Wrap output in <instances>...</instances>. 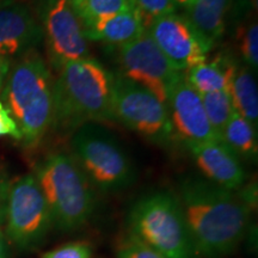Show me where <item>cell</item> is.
<instances>
[{
    "label": "cell",
    "mask_w": 258,
    "mask_h": 258,
    "mask_svg": "<svg viewBox=\"0 0 258 258\" xmlns=\"http://www.w3.org/2000/svg\"><path fill=\"white\" fill-rule=\"evenodd\" d=\"M180 207L198 256L226 258L243 243L252 208L238 191L221 188L202 176L179 182Z\"/></svg>",
    "instance_id": "cell-1"
},
{
    "label": "cell",
    "mask_w": 258,
    "mask_h": 258,
    "mask_svg": "<svg viewBox=\"0 0 258 258\" xmlns=\"http://www.w3.org/2000/svg\"><path fill=\"white\" fill-rule=\"evenodd\" d=\"M54 80V122L64 131L115 121L112 90L115 76L92 57L67 61Z\"/></svg>",
    "instance_id": "cell-2"
},
{
    "label": "cell",
    "mask_w": 258,
    "mask_h": 258,
    "mask_svg": "<svg viewBox=\"0 0 258 258\" xmlns=\"http://www.w3.org/2000/svg\"><path fill=\"white\" fill-rule=\"evenodd\" d=\"M2 97L18 125L21 141L28 146L41 141L54 122V80L37 53L24 54L10 69Z\"/></svg>",
    "instance_id": "cell-3"
},
{
    "label": "cell",
    "mask_w": 258,
    "mask_h": 258,
    "mask_svg": "<svg viewBox=\"0 0 258 258\" xmlns=\"http://www.w3.org/2000/svg\"><path fill=\"white\" fill-rule=\"evenodd\" d=\"M49 208L53 226L61 232L83 228L96 209V194L72 154L54 152L35 170Z\"/></svg>",
    "instance_id": "cell-4"
},
{
    "label": "cell",
    "mask_w": 258,
    "mask_h": 258,
    "mask_svg": "<svg viewBox=\"0 0 258 258\" xmlns=\"http://www.w3.org/2000/svg\"><path fill=\"white\" fill-rule=\"evenodd\" d=\"M128 227L163 257H199L176 194L160 190L139 199L129 211Z\"/></svg>",
    "instance_id": "cell-5"
},
{
    "label": "cell",
    "mask_w": 258,
    "mask_h": 258,
    "mask_svg": "<svg viewBox=\"0 0 258 258\" xmlns=\"http://www.w3.org/2000/svg\"><path fill=\"white\" fill-rule=\"evenodd\" d=\"M72 156L92 186L102 192H118L137 179L129 154L108 129L86 123L74 131Z\"/></svg>",
    "instance_id": "cell-6"
},
{
    "label": "cell",
    "mask_w": 258,
    "mask_h": 258,
    "mask_svg": "<svg viewBox=\"0 0 258 258\" xmlns=\"http://www.w3.org/2000/svg\"><path fill=\"white\" fill-rule=\"evenodd\" d=\"M6 235L22 250H32L43 243L53 221L50 212L32 173L11 183L5 214Z\"/></svg>",
    "instance_id": "cell-7"
},
{
    "label": "cell",
    "mask_w": 258,
    "mask_h": 258,
    "mask_svg": "<svg viewBox=\"0 0 258 258\" xmlns=\"http://www.w3.org/2000/svg\"><path fill=\"white\" fill-rule=\"evenodd\" d=\"M112 114L115 121L157 145L169 143L172 137L167 106L121 74L115 76L114 80Z\"/></svg>",
    "instance_id": "cell-8"
},
{
    "label": "cell",
    "mask_w": 258,
    "mask_h": 258,
    "mask_svg": "<svg viewBox=\"0 0 258 258\" xmlns=\"http://www.w3.org/2000/svg\"><path fill=\"white\" fill-rule=\"evenodd\" d=\"M36 14L54 69L59 70L67 61L89 57L83 23L71 0H37Z\"/></svg>",
    "instance_id": "cell-9"
},
{
    "label": "cell",
    "mask_w": 258,
    "mask_h": 258,
    "mask_svg": "<svg viewBox=\"0 0 258 258\" xmlns=\"http://www.w3.org/2000/svg\"><path fill=\"white\" fill-rule=\"evenodd\" d=\"M121 76L139 84L167 106L171 92L183 74L154 43L147 30L118 49Z\"/></svg>",
    "instance_id": "cell-10"
},
{
    "label": "cell",
    "mask_w": 258,
    "mask_h": 258,
    "mask_svg": "<svg viewBox=\"0 0 258 258\" xmlns=\"http://www.w3.org/2000/svg\"><path fill=\"white\" fill-rule=\"evenodd\" d=\"M154 43L179 72L207 61L209 53L184 16L169 14L151 22L146 29Z\"/></svg>",
    "instance_id": "cell-11"
},
{
    "label": "cell",
    "mask_w": 258,
    "mask_h": 258,
    "mask_svg": "<svg viewBox=\"0 0 258 258\" xmlns=\"http://www.w3.org/2000/svg\"><path fill=\"white\" fill-rule=\"evenodd\" d=\"M167 110L172 135L175 134L186 147L220 140L209 124L201 96L186 83L184 74L171 92Z\"/></svg>",
    "instance_id": "cell-12"
},
{
    "label": "cell",
    "mask_w": 258,
    "mask_h": 258,
    "mask_svg": "<svg viewBox=\"0 0 258 258\" xmlns=\"http://www.w3.org/2000/svg\"><path fill=\"white\" fill-rule=\"evenodd\" d=\"M43 41L41 25L27 4L0 0V55L9 57L34 51Z\"/></svg>",
    "instance_id": "cell-13"
},
{
    "label": "cell",
    "mask_w": 258,
    "mask_h": 258,
    "mask_svg": "<svg viewBox=\"0 0 258 258\" xmlns=\"http://www.w3.org/2000/svg\"><path fill=\"white\" fill-rule=\"evenodd\" d=\"M203 178L221 188L238 191L246 180V172L238 158L221 140L188 146Z\"/></svg>",
    "instance_id": "cell-14"
},
{
    "label": "cell",
    "mask_w": 258,
    "mask_h": 258,
    "mask_svg": "<svg viewBox=\"0 0 258 258\" xmlns=\"http://www.w3.org/2000/svg\"><path fill=\"white\" fill-rule=\"evenodd\" d=\"M232 6L233 0H195L184 10V17L208 51L224 37Z\"/></svg>",
    "instance_id": "cell-15"
},
{
    "label": "cell",
    "mask_w": 258,
    "mask_h": 258,
    "mask_svg": "<svg viewBox=\"0 0 258 258\" xmlns=\"http://www.w3.org/2000/svg\"><path fill=\"white\" fill-rule=\"evenodd\" d=\"M83 29L86 40L103 42L118 48L137 40L146 31L139 10H129L85 23Z\"/></svg>",
    "instance_id": "cell-16"
},
{
    "label": "cell",
    "mask_w": 258,
    "mask_h": 258,
    "mask_svg": "<svg viewBox=\"0 0 258 258\" xmlns=\"http://www.w3.org/2000/svg\"><path fill=\"white\" fill-rule=\"evenodd\" d=\"M238 70V64L231 55L218 54L211 61L186 71L184 79L200 95L230 90L232 79Z\"/></svg>",
    "instance_id": "cell-17"
},
{
    "label": "cell",
    "mask_w": 258,
    "mask_h": 258,
    "mask_svg": "<svg viewBox=\"0 0 258 258\" xmlns=\"http://www.w3.org/2000/svg\"><path fill=\"white\" fill-rule=\"evenodd\" d=\"M228 95L234 111L252 125L258 120V90L252 70L247 66H238L232 79Z\"/></svg>",
    "instance_id": "cell-18"
},
{
    "label": "cell",
    "mask_w": 258,
    "mask_h": 258,
    "mask_svg": "<svg viewBox=\"0 0 258 258\" xmlns=\"http://www.w3.org/2000/svg\"><path fill=\"white\" fill-rule=\"evenodd\" d=\"M220 140L240 160L256 163L258 157V140L256 128L237 112H233L222 131Z\"/></svg>",
    "instance_id": "cell-19"
},
{
    "label": "cell",
    "mask_w": 258,
    "mask_h": 258,
    "mask_svg": "<svg viewBox=\"0 0 258 258\" xmlns=\"http://www.w3.org/2000/svg\"><path fill=\"white\" fill-rule=\"evenodd\" d=\"M71 3L83 24L135 10L127 0H71Z\"/></svg>",
    "instance_id": "cell-20"
},
{
    "label": "cell",
    "mask_w": 258,
    "mask_h": 258,
    "mask_svg": "<svg viewBox=\"0 0 258 258\" xmlns=\"http://www.w3.org/2000/svg\"><path fill=\"white\" fill-rule=\"evenodd\" d=\"M200 96H201V101L209 124L215 132V134L218 135V138L220 139L222 131L234 112L231 97L227 91H215L203 93Z\"/></svg>",
    "instance_id": "cell-21"
},
{
    "label": "cell",
    "mask_w": 258,
    "mask_h": 258,
    "mask_svg": "<svg viewBox=\"0 0 258 258\" xmlns=\"http://www.w3.org/2000/svg\"><path fill=\"white\" fill-rule=\"evenodd\" d=\"M237 41L245 66L256 71L258 67V25L256 21H251L238 29Z\"/></svg>",
    "instance_id": "cell-22"
},
{
    "label": "cell",
    "mask_w": 258,
    "mask_h": 258,
    "mask_svg": "<svg viewBox=\"0 0 258 258\" xmlns=\"http://www.w3.org/2000/svg\"><path fill=\"white\" fill-rule=\"evenodd\" d=\"M116 258H165L135 235H123L116 246Z\"/></svg>",
    "instance_id": "cell-23"
},
{
    "label": "cell",
    "mask_w": 258,
    "mask_h": 258,
    "mask_svg": "<svg viewBox=\"0 0 258 258\" xmlns=\"http://www.w3.org/2000/svg\"><path fill=\"white\" fill-rule=\"evenodd\" d=\"M176 9L172 0H138V10L146 29L153 19L164 15L175 14Z\"/></svg>",
    "instance_id": "cell-24"
},
{
    "label": "cell",
    "mask_w": 258,
    "mask_h": 258,
    "mask_svg": "<svg viewBox=\"0 0 258 258\" xmlns=\"http://www.w3.org/2000/svg\"><path fill=\"white\" fill-rule=\"evenodd\" d=\"M42 258H92V247L84 241H72L48 251Z\"/></svg>",
    "instance_id": "cell-25"
},
{
    "label": "cell",
    "mask_w": 258,
    "mask_h": 258,
    "mask_svg": "<svg viewBox=\"0 0 258 258\" xmlns=\"http://www.w3.org/2000/svg\"><path fill=\"white\" fill-rule=\"evenodd\" d=\"M5 135L15 138L16 140H22V135L17 123L6 109L4 103L0 101V137H5Z\"/></svg>",
    "instance_id": "cell-26"
},
{
    "label": "cell",
    "mask_w": 258,
    "mask_h": 258,
    "mask_svg": "<svg viewBox=\"0 0 258 258\" xmlns=\"http://www.w3.org/2000/svg\"><path fill=\"white\" fill-rule=\"evenodd\" d=\"M10 185H11V182H10L8 175H6L4 170L0 169V225H3L5 222Z\"/></svg>",
    "instance_id": "cell-27"
},
{
    "label": "cell",
    "mask_w": 258,
    "mask_h": 258,
    "mask_svg": "<svg viewBox=\"0 0 258 258\" xmlns=\"http://www.w3.org/2000/svg\"><path fill=\"white\" fill-rule=\"evenodd\" d=\"M10 72V60L8 57L0 55V90L3 89Z\"/></svg>",
    "instance_id": "cell-28"
},
{
    "label": "cell",
    "mask_w": 258,
    "mask_h": 258,
    "mask_svg": "<svg viewBox=\"0 0 258 258\" xmlns=\"http://www.w3.org/2000/svg\"><path fill=\"white\" fill-rule=\"evenodd\" d=\"M6 256H8V246H6L5 235L0 230V258H6Z\"/></svg>",
    "instance_id": "cell-29"
},
{
    "label": "cell",
    "mask_w": 258,
    "mask_h": 258,
    "mask_svg": "<svg viewBox=\"0 0 258 258\" xmlns=\"http://www.w3.org/2000/svg\"><path fill=\"white\" fill-rule=\"evenodd\" d=\"M172 2L173 4L176 5V8H182L185 10L186 8H189V6L191 5L195 0H172Z\"/></svg>",
    "instance_id": "cell-30"
},
{
    "label": "cell",
    "mask_w": 258,
    "mask_h": 258,
    "mask_svg": "<svg viewBox=\"0 0 258 258\" xmlns=\"http://www.w3.org/2000/svg\"><path fill=\"white\" fill-rule=\"evenodd\" d=\"M127 2L129 3V5H131L132 8L138 10V0H127Z\"/></svg>",
    "instance_id": "cell-31"
}]
</instances>
